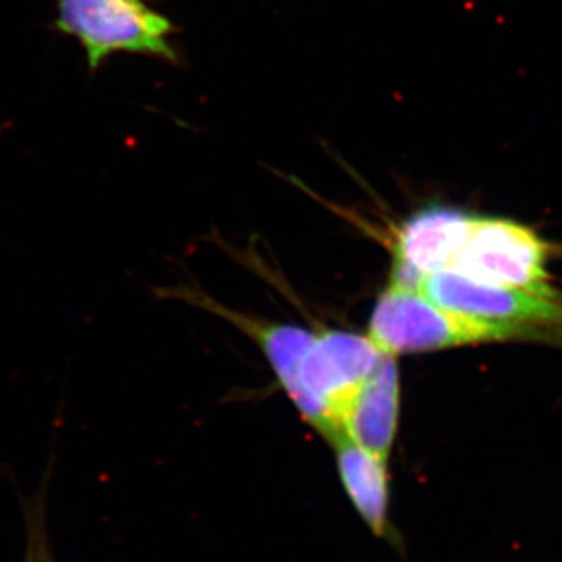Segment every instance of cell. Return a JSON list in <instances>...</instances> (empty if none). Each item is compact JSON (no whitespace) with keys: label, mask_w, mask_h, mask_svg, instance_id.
<instances>
[{"label":"cell","mask_w":562,"mask_h":562,"mask_svg":"<svg viewBox=\"0 0 562 562\" xmlns=\"http://www.w3.org/2000/svg\"><path fill=\"white\" fill-rule=\"evenodd\" d=\"M369 338L383 353H425L509 341H554L561 333L538 325L480 319L436 305L419 291L386 288L369 321Z\"/></svg>","instance_id":"cell-1"},{"label":"cell","mask_w":562,"mask_h":562,"mask_svg":"<svg viewBox=\"0 0 562 562\" xmlns=\"http://www.w3.org/2000/svg\"><path fill=\"white\" fill-rule=\"evenodd\" d=\"M55 31L79 41L88 68L98 70L114 54L147 55L177 63L176 27L144 0H55Z\"/></svg>","instance_id":"cell-2"},{"label":"cell","mask_w":562,"mask_h":562,"mask_svg":"<svg viewBox=\"0 0 562 562\" xmlns=\"http://www.w3.org/2000/svg\"><path fill=\"white\" fill-rule=\"evenodd\" d=\"M549 255V244L527 225L505 217L473 216L471 232L449 271L562 301L546 269Z\"/></svg>","instance_id":"cell-3"},{"label":"cell","mask_w":562,"mask_h":562,"mask_svg":"<svg viewBox=\"0 0 562 562\" xmlns=\"http://www.w3.org/2000/svg\"><path fill=\"white\" fill-rule=\"evenodd\" d=\"M475 214L449 205L425 206L395 233L387 288L419 291L432 273L449 271L471 232Z\"/></svg>","instance_id":"cell-4"},{"label":"cell","mask_w":562,"mask_h":562,"mask_svg":"<svg viewBox=\"0 0 562 562\" xmlns=\"http://www.w3.org/2000/svg\"><path fill=\"white\" fill-rule=\"evenodd\" d=\"M382 357L383 351L369 336L346 330L316 333L301 366L303 390L342 431L347 405Z\"/></svg>","instance_id":"cell-5"},{"label":"cell","mask_w":562,"mask_h":562,"mask_svg":"<svg viewBox=\"0 0 562 562\" xmlns=\"http://www.w3.org/2000/svg\"><path fill=\"white\" fill-rule=\"evenodd\" d=\"M425 297L464 316L509 324L562 327V301L516 288L495 286L454 271L432 273L422 281Z\"/></svg>","instance_id":"cell-6"},{"label":"cell","mask_w":562,"mask_h":562,"mask_svg":"<svg viewBox=\"0 0 562 562\" xmlns=\"http://www.w3.org/2000/svg\"><path fill=\"white\" fill-rule=\"evenodd\" d=\"M210 312L221 314L222 317L235 324L239 330L249 335L260 346L262 353L272 366L277 379L286 394L290 395L295 408L302 414L303 419L319 432L322 438L333 443L342 435L330 414L325 412L319 403L314 402L301 382V366L303 357L314 341L316 333L297 327V325L273 324L244 316V314L222 308L214 302H206Z\"/></svg>","instance_id":"cell-7"},{"label":"cell","mask_w":562,"mask_h":562,"mask_svg":"<svg viewBox=\"0 0 562 562\" xmlns=\"http://www.w3.org/2000/svg\"><path fill=\"white\" fill-rule=\"evenodd\" d=\"M401 417V375L392 355L383 353L342 414V432L358 446L390 461Z\"/></svg>","instance_id":"cell-8"},{"label":"cell","mask_w":562,"mask_h":562,"mask_svg":"<svg viewBox=\"0 0 562 562\" xmlns=\"http://www.w3.org/2000/svg\"><path fill=\"white\" fill-rule=\"evenodd\" d=\"M331 446L339 480L355 512L373 536L394 541L387 461L358 446L346 435L339 436Z\"/></svg>","instance_id":"cell-9"},{"label":"cell","mask_w":562,"mask_h":562,"mask_svg":"<svg viewBox=\"0 0 562 562\" xmlns=\"http://www.w3.org/2000/svg\"><path fill=\"white\" fill-rule=\"evenodd\" d=\"M47 482L44 476L40 491L25 502V552L22 562H57L52 552L49 525H47Z\"/></svg>","instance_id":"cell-10"}]
</instances>
